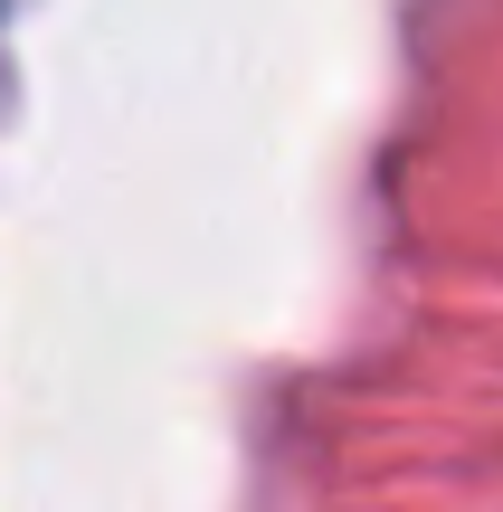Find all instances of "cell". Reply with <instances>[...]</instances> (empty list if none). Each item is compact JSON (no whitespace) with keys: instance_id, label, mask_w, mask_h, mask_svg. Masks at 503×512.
Masks as SVG:
<instances>
[]
</instances>
